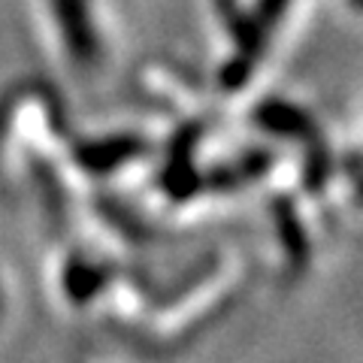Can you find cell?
I'll list each match as a JSON object with an SVG mask.
<instances>
[{
  "mask_svg": "<svg viewBox=\"0 0 363 363\" xmlns=\"http://www.w3.org/2000/svg\"><path fill=\"white\" fill-rule=\"evenodd\" d=\"M351 4H354L357 9H363V0H351Z\"/></svg>",
  "mask_w": 363,
  "mask_h": 363,
  "instance_id": "9c48e42d",
  "label": "cell"
},
{
  "mask_svg": "<svg viewBox=\"0 0 363 363\" xmlns=\"http://www.w3.org/2000/svg\"><path fill=\"white\" fill-rule=\"evenodd\" d=\"M200 143V128L191 124V128H182L173 143L167 149V161L161 169V188L169 200H191L197 197V191L203 188V176L194 164V152Z\"/></svg>",
  "mask_w": 363,
  "mask_h": 363,
  "instance_id": "3957f363",
  "label": "cell"
},
{
  "mask_svg": "<svg viewBox=\"0 0 363 363\" xmlns=\"http://www.w3.org/2000/svg\"><path fill=\"white\" fill-rule=\"evenodd\" d=\"M291 4H294V0H255L252 13H255V18L260 21V25H264L272 33V30L281 25V21H285Z\"/></svg>",
  "mask_w": 363,
  "mask_h": 363,
  "instance_id": "ba28073f",
  "label": "cell"
},
{
  "mask_svg": "<svg viewBox=\"0 0 363 363\" xmlns=\"http://www.w3.org/2000/svg\"><path fill=\"white\" fill-rule=\"evenodd\" d=\"M106 281H109L106 267H100V264H94V260H88L82 255L67 257L64 272H61V288H64L70 303H76V306L91 303L100 291L106 288Z\"/></svg>",
  "mask_w": 363,
  "mask_h": 363,
  "instance_id": "8992f818",
  "label": "cell"
},
{
  "mask_svg": "<svg viewBox=\"0 0 363 363\" xmlns=\"http://www.w3.org/2000/svg\"><path fill=\"white\" fill-rule=\"evenodd\" d=\"M360 197H363V182H360Z\"/></svg>",
  "mask_w": 363,
  "mask_h": 363,
  "instance_id": "30bf717a",
  "label": "cell"
},
{
  "mask_svg": "<svg viewBox=\"0 0 363 363\" xmlns=\"http://www.w3.org/2000/svg\"><path fill=\"white\" fill-rule=\"evenodd\" d=\"M276 230H279V242H281V252L291 260L294 267H303L309 260V240H306V230H303V221L294 203L281 200L276 203Z\"/></svg>",
  "mask_w": 363,
  "mask_h": 363,
  "instance_id": "52a82bcc",
  "label": "cell"
},
{
  "mask_svg": "<svg viewBox=\"0 0 363 363\" xmlns=\"http://www.w3.org/2000/svg\"><path fill=\"white\" fill-rule=\"evenodd\" d=\"M52 16L58 21V33L70 61L79 67H94L104 55V40L91 16V0H49Z\"/></svg>",
  "mask_w": 363,
  "mask_h": 363,
  "instance_id": "6da1fadb",
  "label": "cell"
},
{
  "mask_svg": "<svg viewBox=\"0 0 363 363\" xmlns=\"http://www.w3.org/2000/svg\"><path fill=\"white\" fill-rule=\"evenodd\" d=\"M149 152V140H143L140 133H106L94 136V140H79L73 145V161L79 169L88 176H112L121 167L133 164L136 157Z\"/></svg>",
  "mask_w": 363,
  "mask_h": 363,
  "instance_id": "7a4b0ae2",
  "label": "cell"
},
{
  "mask_svg": "<svg viewBox=\"0 0 363 363\" xmlns=\"http://www.w3.org/2000/svg\"><path fill=\"white\" fill-rule=\"evenodd\" d=\"M252 124L257 130L276 136V140H303V143L318 140V128L312 116L303 106L291 104V100H279V97L260 100L252 109Z\"/></svg>",
  "mask_w": 363,
  "mask_h": 363,
  "instance_id": "277c9868",
  "label": "cell"
},
{
  "mask_svg": "<svg viewBox=\"0 0 363 363\" xmlns=\"http://www.w3.org/2000/svg\"><path fill=\"white\" fill-rule=\"evenodd\" d=\"M215 13H218L227 37L233 43V55H242L248 61H260L269 45V30L255 18L252 9H245L240 0H215Z\"/></svg>",
  "mask_w": 363,
  "mask_h": 363,
  "instance_id": "5b68a950",
  "label": "cell"
}]
</instances>
